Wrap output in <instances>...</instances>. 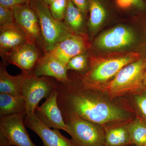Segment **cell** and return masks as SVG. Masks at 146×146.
<instances>
[{
    "mask_svg": "<svg viewBox=\"0 0 146 146\" xmlns=\"http://www.w3.org/2000/svg\"><path fill=\"white\" fill-rule=\"evenodd\" d=\"M43 1L47 5L49 6L50 4L56 1V0H43Z\"/></svg>",
    "mask_w": 146,
    "mask_h": 146,
    "instance_id": "31",
    "label": "cell"
},
{
    "mask_svg": "<svg viewBox=\"0 0 146 146\" xmlns=\"http://www.w3.org/2000/svg\"><path fill=\"white\" fill-rule=\"evenodd\" d=\"M15 23L13 9L0 5V27Z\"/></svg>",
    "mask_w": 146,
    "mask_h": 146,
    "instance_id": "24",
    "label": "cell"
},
{
    "mask_svg": "<svg viewBox=\"0 0 146 146\" xmlns=\"http://www.w3.org/2000/svg\"><path fill=\"white\" fill-rule=\"evenodd\" d=\"M145 61L140 58L125 66L118 72L106 86L111 96H119L144 89L143 78L145 69Z\"/></svg>",
    "mask_w": 146,
    "mask_h": 146,
    "instance_id": "5",
    "label": "cell"
},
{
    "mask_svg": "<svg viewBox=\"0 0 146 146\" xmlns=\"http://www.w3.org/2000/svg\"><path fill=\"white\" fill-rule=\"evenodd\" d=\"M6 138L1 133H0V146H11Z\"/></svg>",
    "mask_w": 146,
    "mask_h": 146,
    "instance_id": "29",
    "label": "cell"
},
{
    "mask_svg": "<svg viewBox=\"0 0 146 146\" xmlns=\"http://www.w3.org/2000/svg\"><path fill=\"white\" fill-rule=\"evenodd\" d=\"M91 47L90 38L86 33H74L47 52L67 66L71 58L86 52Z\"/></svg>",
    "mask_w": 146,
    "mask_h": 146,
    "instance_id": "9",
    "label": "cell"
},
{
    "mask_svg": "<svg viewBox=\"0 0 146 146\" xmlns=\"http://www.w3.org/2000/svg\"><path fill=\"white\" fill-rule=\"evenodd\" d=\"M63 117L75 146H105V131L99 125L75 114Z\"/></svg>",
    "mask_w": 146,
    "mask_h": 146,
    "instance_id": "4",
    "label": "cell"
},
{
    "mask_svg": "<svg viewBox=\"0 0 146 146\" xmlns=\"http://www.w3.org/2000/svg\"><path fill=\"white\" fill-rule=\"evenodd\" d=\"M25 124L40 137L44 146H75L72 140L63 136L58 129H51L45 125L35 112L27 115Z\"/></svg>",
    "mask_w": 146,
    "mask_h": 146,
    "instance_id": "12",
    "label": "cell"
},
{
    "mask_svg": "<svg viewBox=\"0 0 146 146\" xmlns=\"http://www.w3.org/2000/svg\"><path fill=\"white\" fill-rule=\"evenodd\" d=\"M145 69H146V60H145Z\"/></svg>",
    "mask_w": 146,
    "mask_h": 146,
    "instance_id": "32",
    "label": "cell"
},
{
    "mask_svg": "<svg viewBox=\"0 0 146 146\" xmlns=\"http://www.w3.org/2000/svg\"><path fill=\"white\" fill-rule=\"evenodd\" d=\"M79 10L86 17L89 12V0H71Z\"/></svg>",
    "mask_w": 146,
    "mask_h": 146,
    "instance_id": "27",
    "label": "cell"
},
{
    "mask_svg": "<svg viewBox=\"0 0 146 146\" xmlns=\"http://www.w3.org/2000/svg\"><path fill=\"white\" fill-rule=\"evenodd\" d=\"M129 130L132 145L146 146V123L140 118H136L129 124Z\"/></svg>",
    "mask_w": 146,
    "mask_h": 146,
    "instance_id": "21",
    "label": "cell"
},
{
    "mask_svg": "<svg viewBox=\"0 0 146 146\" xmlns=\"http://www.w3.org/2000/svg\"><path fill=\"white\" fill-rule=\"evenodd\" d=\"M136 107L142 117V119L146 123V91L144 90L135 97Z\"/></svg>",
    "mask_w": 146,
    "mask_h": 146,
    "instance_id": "25",
    "label": "cell"
},
{
    "mask_svg": "<svg viewBox=\"0 0 146 146\" xmlns=\"http://www.w3.org/2000/svg\"><path fill=\"white\" fill-rule=\"evenodd\" d=\"M145 3H146V0H145Z\"/></svg>",
    "mask_w": 146,
    "mask_h": 146,
    "instance_id": "33",
    "label": "cell"
},
{
    "mask_svg": "<svg viewBox=\"0 0 146 146\" xmlns=\"http://www.w3.org/2000/svg\"><path fill=\"white\" fill-rule=\"evenodd\" d=\"M85 16L74 5L71 0H68V7L63 22L74 33H85L83 31Z\"/></svg>",
    "mask_w": 146,
    "mask_h": 146,
    "instance_id": "20",
    "label": "cell"
},
{
    "mask_svg": "<svg viewBox=\"0 0 146 146\" xmlns=\"http://www.w3.org/2000/svg\"><path fill=\"white\" fill-rule=\"evenodd\" d=\"M133 6L141 10H145L146 9V3L143 0H130Z\"/></svg>",
    "mask_w": 146,
    "mask_h": 146,
    "instance_id": "28",
    "label": "cell"
},
{
    "mask_svg": "<svg viewBox=\"0 0 146 146\" xmlns=\"http://www.w3.org/2000/svg\"><path fill=\"white\" fill-rule=\"evenodd\" d=\"M12 9L15 23L25 33L28 42L35 44L43 50L40 24L36 11L29 4L18 6Z\"/></svg>",
    "mask_w": 146,
    "mask_h": 146,
    "instance_id": "10",
    "label": "cell"
},
{
    "mask_svg": "<svg viewBox=\"0 0 146 146\" xmlns=\"http://www.w3.org/2000/svg\"><path fill=\"white\" fill-rule=\"evenodd\" d=\"M41 50L35 44L27 42L10 52L1 54V56L5 66L13 64L23 72L32 75L35 67L42 56Z\"/></svg>",
    "mask_w": 146,
    "mask_h": 146,
    "instance_id": "7",
    "label": "cell"
},
{
    "mask_svg": "<svg viewBox=\"0 0 146 146\" xmlns=\"http://www.w3.org/2000/svg\"><path fill=\"white\" fill-rule=\"evenodd\" d=\"M25 113L0 116V133L11 145L36 146L30 138L24 123Z\"/></svg>",
    "mask_w": 146,
    "mask_h": 146,
    "instance_id": "8",
    "label": "cell"
},
{
    "mask_svg": "<svg viewBox=\"0 0 146 146\" xmlns=\"http://www.w3.org/2000/svg\"><path fill=\"white\" fill-rule=\"evenodd\" d=\"M68 0H56L49 5L53 17L58 21H63L68 7Z\"/></svg>",
    "mask_w": 146,
    "mask_h": 146,
    "instance_id": "23",
    "label": "cell"
},
{
    "mask_svg": "<svg viewBox=\"0 0 146 146\" xmlns=\"http://www.w3.org/2000/svg\"><path fill=\"white\" fill-rule=\"evenodd\" d=\"M140 58L139 54L133 52H111L91 56L89 70L82 76L81 82L86 87L96 89L100 85L109 83L125 66Z\"/></svg>",
    "mask_w": 146,
    "mask_h": 146,
    "instance_id": "2",
    "label": "cell"
},
{
    "mask_svg": "<svg viewBox=\"0 0 146 146\" xmlns=\"http://www.w3.org/2000/svg\"><path fill=\"white\" fill-rule=\"evenodd\" d=\"M58 92L57 102L63 115L75 114L98 125L123 122L129 118L125 110L115 104L99 98L93 89L84 86H76L71 81L62 83L56 81Z\"/></svg>",
    "mask_w": 146,
    "mask_h": 146,
    "instance_id": "1",
    "label": "cell"
},
{
    "mask_svg": "<svg viewBox=\"0 0 146 146\" xmlns=\"http://www.w3.org/2000/svg\"><path fill=\"white\" fill-rule=\"evenodd\" d=\"M58 92L56 87L46 101L41 106H37L35 113L39 119L49 127L62 129L69 133V128L58 104Z\"/></svg>",
    "mask_w": 146,
    "mask_h": 146,
    "instance_id": "11",
    "label": "cell"
},
{
    "mask_svg": "<svg viewBox=\"0 0 146 146\" xmlns=\"http://www.w3.org/2000/svg\"><path fill=\"white\" fill-rule=\"evenodd\" d=\"M30 0H0V5L12 8L18 6L29 4Z\"/></svg>",
    "mask_w": 146,
    "mask_h": 146,
    "instance_id": "26",
    "label": "cell"
},
{
    "mask_svg": "<svg viewBox=\"0 0 146 146\" xmlns=\"http://www.w3.org/2000/svg\"><path fill=\"white\" fill-rule=\"evenodd\" d=\"M135 40V35L130 29L118 26L101 34L96 39L95 44L102 50H117L129 46Z\"/></svg>",
    "mask_w": 146,
    "mask_h": 146,
    "instance_id": "13",
    "label": "cell"
},
{
    "mask_svg": "<svg viewBox=\"0 0 146 146\" xmlns=\"http://www.w3.org/2000/svg\"><path fill=\"white\" fill-rule=\"evenodd\" d=\"M86 52L77 55L69 60L67 65L68 70H72L78 72L86 70L90 60V58H88Z\"/></svg>",
    "mask_w": 146,
    "mask_h": 146,
    "instance_id": "22",
    "label": "cell"
},
{
    "mask_svg": "<svg viewBox=\"0 0 146 146\" xmlns=\"http://www.w3.org/2000/svg\"><path fill=\"white\" fill-rule=\"evenodd\" d=\"M90 13L88 27L90 36H93L102 26L108 14L103 0H89Z\"/></svg>",
    "mask_w": 146,
    "mask_h": 146,
    "instance_id": "17",
    "label": "cell"
},
{
    "mask_svg": "<svg viewBox=\"0 0 146 146\" xmlns=\"http://www.w3.org/2000/svg\"><path fill=\"white\" fill-rule=\"evenodd\" d=\"M26 103L22 95L0 94V116L25 113Z\"/></svg>",
    "mask_w": 146,
    "mask_h": 146,
    "instance_id": "19",
    "label": "cell"
},
{
    "mask_svg": "<svg viewBox=\"0 0 146 146\" xmlns=\"http://www.w3.org/2000/svg\"><path fill=\"white\" fill-rule=\"evenodd\" d=\"M27 42L25 33L16 23L0 27V54L10 52Z\"/></svg>",
    "mask_w": 146,
    "mask_h": 146,
    "instance_id": "15",
    "label": "cell"
},
{
    "mask_svg": "<svg viewBox=\"0 0 146 146\" xmlns=\"http://www.w3.org/2000/svg\"><path fill=\"white\" fill-rule=\"evenodd\" d=\"M68 71L67 66L46 52L39 58L32 75L36 77H49L54 78L58 82L68 83L71 81Z\"/></svg>",
    "mask_w": 146,
    "mask_h": 146,
    "instance_id": "14",
    "label": "cell"
},
{
    "mask_svg": "<svg viewBox=\"0 0 146 146\" xmlns=\"http://www.w3.org/2000/svg\"><path fill=\"white\" fill-rule=\"evenodd\" d=\"M105 146H131L132 145L129 124L118 125L105 129Z\"/></svg>",
    "mask_w": 146,
    "mask_h": 146,
    "instance_id": "18",
    "label": "cell"
},
{
    "mask_svg": "<svg viewBox=\"0 0 146 146\" xmlns=\"http://www.w3.org/2000/svg\"><path fill=\"white\" fill-rule=\"evenodd\" d=\"M29 75L22 72L20 74L13 76L7 71L2 62L0 65V94L22 95V86L25 79Z\"/></svg>",
    "mask_w": 146,
    "mask_h": 146,
    "instance_id": "16",
    "label": "cell"
},
{
    "mask_svg": "<svg viewBox=\"0 0 146 146\" xmlns=\"http://www.w3.org/2000/svg\"><path fill=\"white\" fill-rule=\"evenodd\" d=\"M143 85L144 90L146 91V72L144 73L143 78Z\"/></svg>",
    "mask_w": 146,
    "mask_h": 146,
    "instance_id": "30",
    "label": "cell"
},
{
    "mask_svg": "<svg viewBox=\"0 0 146 146\" xmlns=\"http://www.w3.org/2000/svg\"><path fill=\"white\" fill-rule=\"evenodd\" d=\"M29 5L36 11L39 18L44 53L53 49L74 33L63 21H57L53 17L49 6L43 0H30Z\"/></svg>",
    "mask_w": 146,
    "mask_h": 146,
    "instance_id": "3",
    "label": "cell"
},
{
    "mask_svg": "<svg viewBox=\"0 0 146 146\" xmlns=\"http://www.w3.org/2000/svg\"><path fill=\"white\" fill-rule=\"evenodd\" d=\"M56 87V80L52 78L28 76L21 92L26 103L27 115L34 114L39 102L48 98Z\"/></svg>",
    "mask_w": 146,
    "mask_h": 146,
    "instance_id": "6",
    "label": "cell"
}]
</instances>
